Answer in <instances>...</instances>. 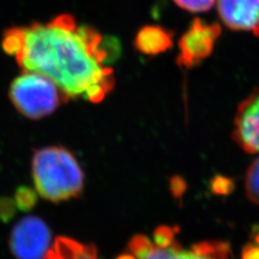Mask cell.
<instances>
[{
  "label": "cell",
  "mask_w": 259,
  "mask_h": 259,
  "mask_svg": "<svg viewBox=\"0 0 259 259\" xmlns=\"http://www.w3.org/2000/svg\"><path fill=\"white\" fill-rule=\"evenodd\" d=\"M217 12L228 28L259 37V0H217Z\"/></svg>",
  "instance_id": "obj_8"
},
{
  "label": "cell",
  "mask_w": 259,
  "mask_h": 259,
  "mask_svg": "<svg viewBox=\"0 0 259 259\" xmlns=\"http://www.w3.org/2000/svg\"><path fill=\"white\" fill-rule=\"evenodd\" d=\"M242 259H259V244H247L243 248Z\"/></svg>",
  "instance_id": "obj_13"
},
{
  "label": "cell",
  "mask_w": 259,
  "mask_h": 259,
  "mask_svg": "<svg viewBox=\"0 0 259 259\" xmlns=\"http://www.w3.org/2000/svg\"><path fill=\"white\" fill-rule=\"evenodd\" d=\"M45 259H99V257L94 245L83 244L70 238L59 237L52 248L48 250Z\"/></svg>",
  "instance_id": "obj_10"
},
{
  "label": "cell",
  "mask_w": 259,
  "mask_h": 259,
  "mask_svg": "<svg viewBox=\"0 0 259 259\" xmlns=\"http://www.w3.org/2000/svg\"><path fill=\"white\" fill-rule=\"evenodd\" d=\"M2 46L23 71L50 79L65 102L81 99L99 104L115 87L113 69L107 64L108 44L96 29L81 25L71 14L8 28Z\"/></svg>",
  "instance_id": "obj_1"
},
{
  "label": "cell",
  "mask_w": 259,
  "mask_h": 259,
  "mask_svg": "<svg viewBox=\"0 0 259 259\" xmlns=\"http://www.w3.org/2000/svg\"><path fill=\"white\" fill-rule=\"evenodd\" d=\"M51 244V231L38 217H25L12 230L10 246L18 259H45Z\"/></svg>",
  "instance_id": "obj_6"
},
{
  "label": "cell",
  "mask_w": 259,
  "mask_h": 259,
  "mask_svg": "<svg viewBox=\"0 0 259 259\" xmlns=\"http://www.w3.org/2000/svg\"><path fill=\"white\" fill-rule=\"evenodd\" d=\"M229 244L226 242H201L186 249L176 239L174 228L161 226L153 239L144 234L128 243L126 253L118 259H229Z\"/></svg>",
  "instance_id": "obj_3"
},
{
  "label": "cell",
  "mask_w": 259,
  "mask_h": 259,
  "mask_svg": "<svg viewBox=\"0 0 259 259\" xmlns=\"http://www.w3.org/2000/svg\"><path fill=\"white\" fill-rule=\"evenodd\" d=\"M172 45V32L158 25H147L142 27L134 39L136 50L150 56L166 52Z\"/></svg>",
  "instance_id": "obj_9"
},
{
  "label": "cell",
  "mask_w": 259,
  "mask_h": 259,
  "mask_svg": "<svg viewBox=\"0 0 259 259\" xmlns=\"http://www.w3.org/2000/svg\"><path fill=\"white\" fill-rule=\"evenodd\" d=\"M232 137L245 152L259 155V87L239 105Z\"/></svg>",
  "instance_id": "obj_7"
},
{
  "label": "cell",
  "mask_w": 259,
  "mask_h": 259,
  "mask_svg": "<svg viewBox=\"0 0 259 259\" xmlns=\"http://www.w3.org/2000/svg\"><path fill=\"white\" fill-rule=\"evenodd\" d=\"M182 9L190 12H205L212 9L216 0H173Z\"/></svg>",
  "instance_id": "obj_12"
},
{
  "label": "cell",
  "mask_w": 259,
  "mask_h": 259,
  "mask_svg": "<svg viewBox=\"0 0 259 259\" xmlns=\"http://www.w3.org/2000/svg\"><path fill=\"white\" fill-rule=\"evenodd\" d=\"M221 34L222 29L218 24H207L200 19H194L178 42V65L187 69L198 66L212 54Z\"/></svg>",
  "instance_id": "obj_5"
},
{
  "label": "cell",
  "mask_w": 259,
  "mask_h": 259,
  "mask_svg": "<svg viewBox=\"0 0 259 259\" xmlns=\"http://www.w3.org/2000/svg\"><path fill=\"white\" fill-rule=\"evenodd\" d=\"M31 175L40 197L54 203L76 199L83 191L82 169L75 156L60 146L35 150Z\"/></svg>",
  "instance_id": "obj_2"
},
{
  "label": "cell",
  "mask_w": 259,
  "mask_h": 259,
  "mask_svg": "<svg viewBox=\"0 0 259 259\" xmlns=\"http://www.w3.org/2000/svg\"><path fill=\"white\" fill-rule=\"evenodd\" d=\"M9 99L21 115L31 120L51 115L65 102L50 79L31 71H23L12 81Z\"/></svg>",
  "instance_id": "obj_4"
},
{
  "label": "cell",
  "mask_w": 259,
  "mask_h": 259,
  "mask_svg": "<svg viewBox=\"0 0 259 259\" xmlns=\"http://www.w3.org/2000/svg\"><path fill=\"white\" fill-rule=\"evenodd\" d=\"M245 191L247 198L259 206V157L250 163L246 171Z\"/></svg>",
  "instance_id": "obj_11"
}]
</instances>
